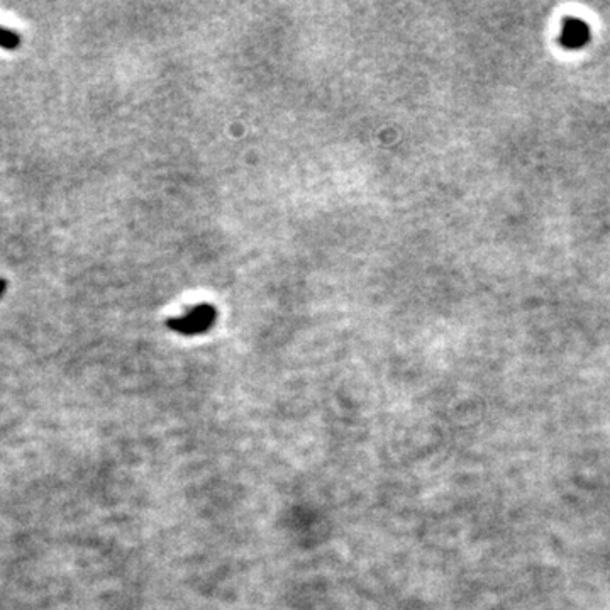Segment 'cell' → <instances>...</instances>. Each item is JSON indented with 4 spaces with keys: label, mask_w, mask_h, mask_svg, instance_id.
<instances>
[{
    "label": "cell",
    "mask_w": 610,
    "mask_h": 610,
    "mask_svg": "<svg viewBox=\"0 0 610 610\" xmlns=\"http://www.w3.org/2000/svg\"><path fill=\"white\" fill-rule=\"evenodd\" d=\"M6 288H7V282L4 278H0V299H2V295L6 294Z\"/></svg>",
    "instance_id": "277c9868"
},
{
    "label": "cell",
    "mask_w": 610,
    "mask_h": 610,
    "mask_svg": "<svg viewBox=\"0 0 610 610\" xmlns=\"http://www.w3.org/2000/svg\"><path fill=\"white\" fill-rule=\"evenodd\" d=\"M590 40V29L580 19H566L563 24V32L559 37V44L568 49L583 48Z\"/></svg>",
    "instance_id": "6da1fadb"
},
{
    "label": "cell",
    "mask_w": 610,
    "mask_h": 610,
    "mask_svg": "<svg viewBox=\"0 0 610 610\" xmlns=\"http://www.w3.org/2000/svg\"><path fill=\"white\" fill-rule=\"evenodd\" d=\"M20 46V36L14 31L0 25V48L4 49H17Z\"/></svg>",
    "instance_id": "3957f363"
},
{
    "label": "cell",
    "mask_w": 610,
    "mask_h": 610,
    "mask_svg": "<svg viewBox=\"0 0 610 610\" xmlns=\"http://www.w3.org/2000/svg\"><path fill=\"white\" fill-rule=\"evenodd\" d=\"M212 319V311L210 309L198 307L189 313L186 317L181 319H172L168 321V325L173 330H178L181 334H195L198 330L205 329V325L209 324Z\"/></svg>",
    "instance_id": "7a4b0ae2"
}]
</instances>
